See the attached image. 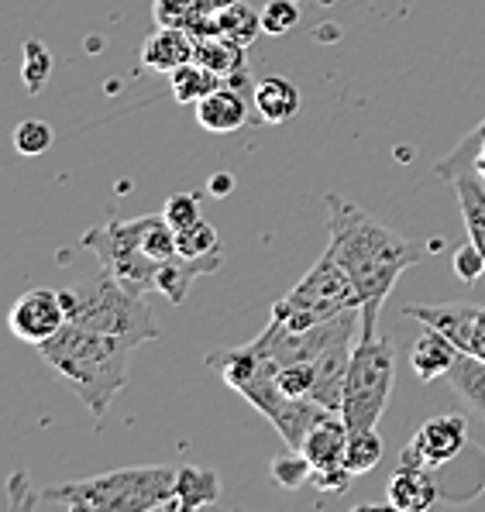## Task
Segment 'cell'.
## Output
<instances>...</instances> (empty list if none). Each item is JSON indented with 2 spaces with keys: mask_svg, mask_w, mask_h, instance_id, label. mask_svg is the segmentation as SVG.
Masks as SVG:
<instances>
[{
  "mask_svg": "<svg viewBox=\"0 0 485 512\" xmlns=\"http://www.w3.org/2000/svg\"><path fill=\"white\" fill-rule=\"evenodd\" d=\"M252 104L265 124H286L300 110V90L283 76H265L252 86Z\"/></svg>",
  "mask_w": 485,
  "mask_h": 512,
  "instance_id": "cell-18",
  "label": "cell"
},
{
  "mask_svg": "<svg viewBox=\"0 0 485 512\" xmlns=\"http://www.w3.org/2000/svg\"><path fill=\"white\" fill-rule=\"evenodd\" d=\"M396 382V348L393 337L372 334L358 337L351 351L348 382H344V406L341 416L348 430H375L386 416Z\"/></svg>",
  "mask_w": 485,
  "mask_h": 512,
  "instance_id": "cell-5",
  "label": "cell"
},
{
  "mask_svg": "<svg viewBox=\"0 0 485 512\" xmlns=\"http://www.w3.org/2000/svg\"><path fill=\"white\" fill-rule=\"evenodd\" d=\"M406 317L420 320L448 337L461 354L485 361V306L482 303H434V306H406Z\"/></svg>",
  "mask_w": 485,
  "mask_h": 512,
  "instance_id": "cell-9",
  "label": "cell"
},
{
  "mask_svg": "<svg viewBox=\"0 0 485 512\" xmlns=\"http://www.w3.org/2000/svg\"><path fill=\"white\" fill-rule=\"evenodd\" d=\"M142 231H145V217L135 220H111L104 227H93L83 234V244L97 255L100 269H107L121 282L128 293L145 296L155 289L159 272L166 262H155L142 251Z\"/></svg>",
  "mask_w": 485,
  "mask_h": 512,
  "instance_id": "cell-7",
  "label": "cell"
},
{
  "mask_svg": "<svg viewBox=\"0 0 485 512\" xmlns=\"http://www.w3.org/2000/svg\"><path fill=\"white\" fill-rule=\"evenodd\" d=\"M386 502L400 512H424L437 502V482L410 451H403L400 464H396L393 478H389Z\"/></svg>",
  "mask_w": 485,
  "mask_h": 512,
  "instance_id": "cell-12",
  "label": "cell"
},
{
  "mask_svg": "<svg viewBox=\"0 0 485 512\" xmlns=\"http://www.w3.org/2000/svg\"><path fill=\"white\" fill-rule=\"evenodd\" d=\"M355 337H344V341H334L331 348H324L314 358V389H310V399L320 403L331 413H341L344 406V382H348V365H351V351H355Z\"/></svg>",
  "mask_w": 485,
  "mask_h": 512,
  "instance_id": "cell-13",
  "label": "cell"
},
{
  "mask_svg": "<svg viewBox=\"0 0 485 512\" xmlns=\"http://www.w3.org/2000/svg\"><path fill=\"white\" fill-rule=\"evenodd\" d=\"M327 248L338 255L348 279L355 282L362 299V330L358 337L379 334V313L386 306L400 275L417 265L420 251L403 234L389 231L375 217L365 214L358 203L344 200L341 193H327Z\"/></svg>",
  "mask_w": 485,
  "mask_h": 512,
  "instance_id": "cell-1",
  "label": "cell"
},
{
  "mask_svg": "<svg viewBox=\"0 0 485 512\" xmlns=\"http://www.w3.org/2000/svg\"><path fill=\"white\" fill-rule=\"evenodd\" d=\"M66 324V303H62V293H56V289H28V293L14 299L11 313H7L11 334L25 344H35V348L56 337Z\"/></svg>",
  "mask_w": 485,
  "mask_h": 512,
  "instance_id": "cell-10",
  "label": "cell"
},
{
  "mask_svg": "<svg viewBox=\"0 0 485 512\" xmlns=\"http://www.w3.org/2000/svg\"><path fill=\"white\" fill-rule=\"evenodd\" d=\"M344 447H348V423L341 413H324L314 430L303 440V458L314 471H338L344 468Z\"/></svg>",
  "mask_w": 485,
  "mask_h": 512,
  "instance_id": "cell-15",
  "label": "cell"
},
{
  "mask_svg": "<svg viewBox=\"0 0 485 512\" xmlns=\"http://www.w3.org/2000/svg\"><path fill=\"white\" fill-rule=\"evenodd\" d=\"M207 189H210L214 196H228L231 189H234V176H231V172H217V176H210Z\"/></svg>",
  "mask_w": 485,
  "mask_h": 512,
  "instance_id": "cell-36",
  "label": "cell"
},
{
  "mask_svg": "<svg viewBox=\"0 0 485 512\" xmlns=\"http://www.w3.org/2000/svg\"><path fill=\"white\" fill-rule=\"evenodd\" d=\"M245 45L231 42V38L217 35V31H200L193 35V62L207 66L210 73H217L221 80L245 73Z\"/></svg>",
  "mask_w": 485,
  "mask_h": 512,
  "instance_id": "cell-17",
  "label": "cell"
},
{
  "mask_svg": "<svg viewBox=\"0 0 485 512\" xmlns=\"http://www.w3.org/2000/svg\"><path fill=\"white\" fill-rule=\"evenodd\" d=\"M207 365L214 368L238 396H245L258 413L269 416V420H276L279 409L286 406V399H293L279 389V378H276L279 368L272 365L255 344H241V348H231V351L207 354Z\"/></svg>",
  "mask_w": 485,
  "mask_h": 512,
  "instance_id": "cell-8",
  "label": "cell"
},
{
  "mask_svg": "<svg viewBox=\"0 0 485 512\" xmlns=\"http://www.w3.org/2000/svg\"><path fill=\"white\" fill-rule=\"evenodd\" d=\"M179 468L169 464H142V468H117L83 482L49 485L42 502L69 512H152L172 509Z\"/></svg>",
  "mask_w": 485,
  "mask_h": 512,
  "instance_id": "cell-3",
  "label": "cell"
},
{
  "mask_svg": "<svg viewBox=\"0 0 485 512\" xmlns=\"http://www.w3.org/2000/svg\"><path fill=\"white\" fill-rule=\"evenodd\" d=\"M382 461V437L375 430H348V447H344V468L351 475H369Z\"/></svg>",
  "mask_w": 485,
  "mask_h": 512,
  "instance_id": "cell-26",
  "label": "cell"
},
{
  "mask_svg": "<svg viewBox=\"0 0 485 512\" xmlns=\"http://www.w3.org/2000/svg\"><path fill=\"white\" fill-rule=\"evenodd\" d=\"M152 14H155V25H162V28L197 31L203 21H207L203 0H155Z\"/></svg>",
  "mask_w": 485,
  "mask_h": 512,
  "instance_id": "cell-28",
  "label": "cell"
},
{
  "mask_svg": "<svg viewBox=\"0 0 485 512\" xmlns=\"http://www.w3.org/2000/svg\"><path fill=\"white\" fill-rule=\"evenodd\" d=\"M434 176L455 183L458 176H479L485 183V121L475 131H468L465 138L451 148V155H444L434 165Z\"/></svg>",
  "mask_w": 485,
  "mask_h": 512,
  "instance_id": "cell-22",
  "label": "cell"
},
{
  "mask_svg": "<svg viewBox=\"0 0 485 512\" xmlns=\"http://www.w3.org/2000/svg\"><path fill=\"white\" fill-rule=\"evenodd\" d=\"M482 272H485V258H482V251L475 248L472 241L461 244V248L455 251V275H458L461 282H475Z\"/></svg>",
  "mask_w": 485,
  "mask_h": 512,
  "instance_id": "cell-35",
  "label": "cell"
},
{
  "mask_svg": "<svg viewBox=\"0 0 485 512\" xmlns=\"http://www.w3.org/2000/svg\"><path fill=\"white\" fill-rule=\"evenodd\" d=\"M217 499H221V478H217V471L186 464L176 475V499H172L169 512H193L203 506H214Z\"/></svg>",
  "mask_w": 485,
  "mask_h": 512,
  "instance_id": "cell-21",
  "label": "cell"
},
{
  "mask_svg": "<svg viewBox=\"0 0 485 512\" xmlns=\"http://www.w3.org/2000/svg\"><path fill=\"white\" fill-rule=\"evenodd\" d=\"M296 21H300V7H296L293 0H269V4L262 7L265 35H286V31L296 28Z\"/></svg>",
  "mask_w": 485,
  "mask_h": 512,
  "instance_id": "cell-33",
  "label": "cell"
},
{
  "mask_svg": "<svg viewBox=\"0 0 485 512\" xmlns=\"http://www.w3.org/2000/svg\"><path fill=\"white\" fill-rule=\"evenodd\" d=\"M62 303H66V317L73 327L131 337L138 344L159 337V324H155V313L148 310L145 296L128 293L107 269L62 289Z\"/></svg>",
  "mask_w": 485,
  "mask_h": 512,
  "instance_id": "cell-4",
  "label": "cell"
},
{
  "mask_svg": "<svg viewBox=\"0 0 485 512\" xmlns=\"http://www.w3.org/2000/svg\"><path fill=\"white\" fill-rule=\"evenodd\" d=\"M455 193L461 203V220H465L468 241H472L485 258V183L479 176H458Z\"/></svg>",
  "mask_w": 485,
  "mask_h": 512,
  "instance_id": "cell-24",
  "label": "cell"
},
{
  "mask_svg": "<svg viewBox=\"0 0 485 512\" xmlns=\"http://www.w3.org/2000/svg\"><path fill=\"white\" fill-rule=\"evenodd\" d=\"M200 31H217V35L231 38V42L238 45H255V38L262 35V11H255L252 4H245V0H234L228 4L224 11H217L214 18H207L203 25L193 31V35H200Z\"/></svg>",
  "mask_w": 485,
  "mask_h": 512,
  "instance_id": "cell-19",
  "label": "cell"
},
{
  "mask_svg": "<svg viewBox=\"0 0 485 512\" xmlns=\"http://www.w3.org/2000/svg\"><path fill=\"white\" fill-rule=\"evenodd\" d=\"M279 378V389L293 399H310V389H314V361H293V365H283L276 372Z\"/></svg>",
  "mask_w": 485,
  "mask_h": 512,
  "instance_id": "cell-32",
  "label": "cell"
},
{
  "mask_svg": "<svg viewBox=\"0 0 485 512\" xmlns=\"http://www.w3.org/2000/svg\"><path fill=\"white\" fill-rule=\"evenodd\" d=\"M248 117V93L241 83H221L210 97L197 104V121L210 135H231L245 124Z\"/></svg>",
  "mask_w": 485,
  "mask_h": 512,
  "instance_id": "cell-14",
  "label": "cell"
},
{
  "mask_svg": "<svg viewBox=\"0 0 485 512\" xmlns=\"http://www.w3.org/2000/svg\"><path fill=\"white\" fill-rule=\"evenodd\" d=\"M310 475H314V468H310V461L303 458V451H289L283 458L272 461V482L279 488H286V492H296V488L310 485Z\"/></svg>",
  "mask_w": 485,
  "mask_h": 512,
  "instance_id": "cell-29",
  "label": "cell"
},
{
  "mask_svg": "<svg viewBox=\"0 0 485 512\" xmlns=\"http://www.w3.org/2000/svg\"><path fill=\"white\" fill-rule=\"evenodd\" d=\"M135 348H142V344L131 337L97 334V330H83L73 324H66L45 344H38L45 365L66 385H73V392L83 399L93 420H104L114 396L128 385V365Z\"/></svg>",
  "mask_w": 485,
  "mask_h": 512,
  "instance_id": "cell-2",
  "label": "cell"
},
{
  "mask_svg": "<svg viewBox=\"0 0 485 512\" xmlns=\"http://www.w3.org/2000/svg\"><path fill=\"white\" fill-rule=\"evenodd\" d=\"M444 378H448L451 389L461 396V403H465L485 423V361L458 351L455 365L448 368V375Z\"/></svg>",
  "mask_w": 485,
  "mask_h": 512,
  "instance_id": "cell-23",
  "label": "cell"
},
{
  "mask_svg": "<svg viewBox=\"0 0 485 512\" xmlns=\"http://www.w3.org/2000/svg\"><path fill=\"white\" fill-rule=\"evenodd\" d=\"M159 214L166 217V224L172 227V231H183V227L203 220L200 217V196L197 193H172L169 200L162 203Z\"/></svg>",
  "mask_w": 485,
  "mask_h": 512,
  "instance_id": "cell-31",
  "label": "cell"
},
{
  "mask_svg": "<svg viewBox=\"0 0 485 512\" xmlns=\"http://www.w3.org/2000/svg\"><path fill=\"white\" fill-rule=\"evenodd\" d=\"M221 83H224L221 76L210 73V69L200 66V62H186V66H179L169 73V86H172L176 104H200V100L210 97Z\"/></svg>",
  "mask_w": 485,
  "mask_h": 512,
  "instance_id": "cell-25",
  "label": "cell"
},
{
  "mask_svg": "<svg viewBox=\"0 0 485 512\" xmlns=\"http://www.w3.org/2000/svg\"><path fill=\"white\" fill-rule=\"evenodd\" d=\"M52 69V55L42 42H25V86L28 90H42L45 76Z\"/></svg>",
  "mask_w": 485,
  "mask_h": 512,
  "instance_id": "cell-34",
  "label": "cell"
},
{
  "mask_svg": "<svg viewBox=\"0 0 485 512\" xmlns=\"http://www.w3.org/2000/svg\"><path fill=\"white\" fill-rule=\"evenodd\" d=\"M176 248H179V255H183V258H193V262H200V258L221 255L224 241H221V234H217L214 224H207V220H197V224L176 231Z\"/></svg>",
  "mask_w": 485,
  "mask_h": 512,
  "instance_id": "cell-27",
  "label": "cell"
},
{
  "mask_svg": "<svg viewBox=\"0 0 485 512\" xmlns=\"http://www.w3.org/2000/svg\"><path fill=\"white\" fill-rule=\"evenodd\" d=\"M455 358H458V348L434 327H424L420 341L413 344V351H410V365L420 382H434V378L448 375V368L455 365Z\"/></svg>",
  "mask_w": 485,
  "mask_h": 512,
  "instance_id": "cell-20",
  "label": "cell"
},
{
  "mask_svg": "<svg viewBox=\"0 0 485 512\" xmlns=\"http://www.w3.org/2000/svg\"><path fill=\"white\" fill-rule=\"evenodd\" d=\"M52 128L45 121H21L18 131H14V148L28 159H38L52 148Z\"/></svg>",
  "mask_w": 485,
  "mask_h": 512,
  "instance_id": "cell-30",
  "label": "cell"
},
{
  "mask_svg": "<svg viewBox=\"0 0 485 512\" xmlns=\"http://www.w3.org/2000/svg\"><path fill=\"white\" fill-rule=\"evenodd\" d=\"M138 62L152 73H172V69L193 62V31L186 28H155L138 49Z\"/></svg>",
  "mask_w": 485,
  "mask_h": 512,
  "instance_id": "cell-16",
  "label": "cell"
},
{
  "mask_svg": "<svg viewBox=\"0 0 485 512\" xmlns=\"http://www.w3.org/2000/svg\"><path fill=\"white\" fill-rule=\"evenodd\" d=\"M468 444V423L465 416L458 413H444V416H434L427 420L424 427L413 433V440L406 444V451L413 454L424 468H441V464H451L465 451Z\"/></svg>",
  "mask_w": 485,
  "mask_h": 512,
  "instance_id": "cell-11",
  "label": "cell"
},
{
  "mask_svg": "<svg viewBox=\"0 0 485 512\" xmlns=\"http://www.w3.org/2000/svg\"><path fill=\"white\" fill-rule=\"evenodd\" d=\"M348 310H362V299H358L355 282L348 279V272H344V265L331 248L317 258L314 269L303 275L283 299L272 303V317L293 330L320 327Z\"/></svg>",
  "mask_w": 485,
  "mask_h": 512,
  "instance_id": "cell-6",
  "label": "cell"
}]
</instances>
